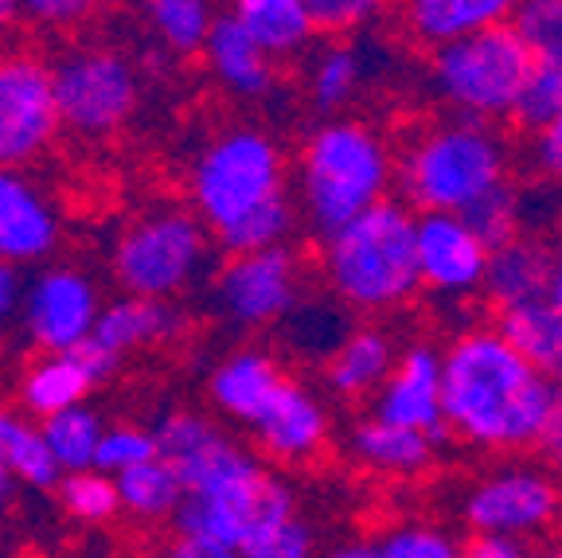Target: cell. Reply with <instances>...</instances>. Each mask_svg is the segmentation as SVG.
Wrapping results in <instances>:
<instances>
[{
    "mask_svg": "<svg viewBox=\"0 0 562 558\" xmlns=\"http://www.w3.org/2000/svg\"><path fill=\"white\" fill-rule=\"evenodd\" d=\"M441 422L481 449H559L562 387L543 379L496 328L461 332L441 351Z\"/></svg>",
    "mask_w": 562,
    "mask_h": 558,
    "instance_id": "6da1fadb",
    "label": "cell"
},
{
    "mask_svg": "<svg viewBox=\"0 0 562 558\" xmlns=\"http://www.w3.org/2000/svg\"><path fill=\"white\" fill-rule=\"evenodd\" d=\"M293 520V492L235 437H223L184 477V504L176 524L184 535H207L250 550Z\"/></svg>",
    "mask_w": 562,
    "mask_h": 558,
    "instance_id": "7a4b0ae2",
    "label": "cell"
},
{
    "mask_svg": "<svg viewBox=\"0 0 562 558\" xmlns=\"http://www.w3.org/2000/svg\"><path fill=\"white\" fill-rule=\"evenodd\" d=\"M508 180V141L473 118H446L422 130L395 160V183L411 211L461 215L484 192Z\"/></svg>",
    "mask_w": 562,
    "mask_h": 558,
    "instance_id": "3957f363",
    "label": "cell"
},
{
    "mask_svg": "<svg viewBox=\"0 0 562 558\" xmlns=\"http://www.w3.org/2000/svg\"><path fill=\"white\" fill-rule=\"evenodd\" d=\"M395 157L391 145L363 122H325L308 133L297 165V192L308 227L336 235L375 203L391 200Z\"/></svg>",
    "mask_w": 562,
    "mask_h": 558,
    "instance_id": "277c9868",
    "label": "cell"
},
{
    "mask_svg": "<svg viewBox=\"0 0 562 558\" xmlns=\"http://www.w3.org/2000/svg\"><path fill=\"white\" fill-rule=\"evenodd\" d=\"M321 270L348 309L383 313L406 305L422 289L414 263V211L398 200L375 203L325 238Z\"/></svg>",
    "mask_w": 562,
    "mask_h": 558,
    "instance_id": "5b68a950",
    "label": "cell"
},
{
    "mask_svg": "<svg viewBox=\"0 0 562 558\" xmlns=\"http://www.w3.org/2000/svg\"><path fill=\"white\" fill-rule=\"evenodd\" d=\"M531 75V52L512 24H492L430 55V87L449 110L473 122L516 114Z\"/></svg>",
    "mask_w": 562,
    "mask_h": 558,
    "instance_id": "8992f818",
    "label": "cell"
},
{
    "mask_svg": "<svg viewBox=\"0 0 562 558\" xmlns=\"http://www.w3.org/2000/svg\"><path fill=\"white\" fill-rule=\"evenodd\" d=\"M285 196V157L262 130H227L192 165L195 219L207 231H227L250 211Z\"/></svg>",
    "mask_w": 562,
    "mask_h": 558,
    "instance_id": "52a82bcc",
    "label": "cell"
},
{
    "mask_svg": "<svg viewBox=\"0 0 562 558\" xmlns=\"http://www.w3.org/2000/svg\"><path fill=\"white\" fill-rule=\"evenodd\" d=\"M211 254L207 227L192 211L160 208L140 215L114 246V278L125 297L168 301L203 274Z\"/></svg>",
    "mask_w": 562,
    "mask_h": 558,
    "instance_id": "ba28073f",
    "label": "cell"
},
{
    "mask_svg": "<svg viewBox=\"0 0 562 558\" xmlns=\"http://www.w3.org/2000/svg\"><path fill=\"white\" fill-rule=\"evenodd\" d=\"M59 125L82 137H105L122 130L140 102V79L133 63L114 47H79L52 70Z\"/></svg>",
    "mask_w": 562,
    "mask_h": 558,
    "instance_id": "9c48e42d",
    "label": "cell"
},
{
    "mask_svg": "<svg viewBox=\"0 0 562 558\" xmlns=\"http://www.w3.org/2000/svg\"><path fill=\"white\" fill-rule=\"evenodd\" d=\"M301 286H305L301 258L290 246L235 254L215 278V305L238 328H266L281 316L297 313Z\"/></svg>",
    "mask_w": 562,
    "mask_h": 558,
    "instance_id": "30bf717a",
    "label": "cell"
},
{
    "mask_svg": "<svg viewBox=\"0 0 562 558\" xmlns=\"http://www.w3.org/2000/svg\"><path fill=\"white\" fill-rule=\"evenodd\" d=\"M59 133L52 67L35 55H4L0 63V168L20 172Z\"/></svg>",
    "mask_w": 562,
    "mask_h": 558,
    "instance_id": "8fae6325",
    "label": "cell"
},
{
    "mask_svg": "<svg viewBox=\"0 0 562 558\" xmlns=\"http://www.w3.org/2000/svg\"><path fill=\"white\" fill-rule=\"evenodd\" d=\"M559 512V484L543 469H512L476 480L465 496V524L481 539H524L543 532Z\"/></svg>",
    "mask_w": 562,
    "mask_h": 558,
    "instance_id": "7c38bea8",
    "label": "cell"
},
{
    "mask_svg": "<svg viewBox=\"0 0 562 558\" xmlns=\"http://www.w3.org/2000/svg\"><path fill=\"white\" fill-rule=\"evenodd\" d=\"M24 328L47 356H67L94 336L98 324V289L87 274L70 266H52L27 281L24 293Z\"/></svg>",
    "mask_w": 562,
    "mask_h": 558,
    "instance_id": "4fadbf2b",
    "label": "cell"
},
{
    "mask_svg": "<svg viewBox=\"0 0 562 558\" xmlns=\"http://www.w3.org/2000/svg\"><path fill=\"white\" fill-rule=\"evenodd\" d=\"M371 418L383 422V426L426 434L430 442L446 437V422H441V351H434L430 344H411L403 356H395L391 376L375 391Z\"/></svg>",
    "mask_w": 562,
    "mask_h": 558,
    "instance_id": "5bb4252c",
    "label": "cell"
},
{
    "mask_svg": "<svg viewBox=\"0 0 562 558\" xmlns=\"http://www.w3.org/2000/svg\"><path fill=\"white\" fill-rule=\"evenodd\" d=\"M414 263H418V281L426 289L465 297L484 286L488 250L476 243L461 215H418L414 219Z\"/></svg>",
    "mask_w": 562,
    "mask_h": 558,
    "instance_id": "9a60e30c",
    "label": "cell"
},
{
    "mask_svg": "<svg viewBox=\"0 0 562 558\" xmlns=\"http://www.w3.org/2000/svg\"><path fill=\"white\" fill-rule=\"evenodd\" d=\"M59 243V219L24 172L0 168V263H40Z\"/></svg>",
    "mask_w": 562,
    "mask_h": 558,
    "instance_id": "2e32d148",
    "label": "cell"
},
{
    "mask_svg": "<svg viewBox=\"0 0 562 558\" xmlns=\"http://www.w3.org/2000/svg\"><path fill=\"white\" fill-rule=\"evenodd\" d=\"M250 429L258 445L278 461H308L328 437V411L308 387L285 379L262 406V414L250 422Z\"/></svg>",
    "mask_w": 562,
    "mask_h": 558,
    "instance_id": "e0dca14e",
    "label": "cell"
},
{
    "mask_svg": "<svg viewBox=\"0 0 562 558\" xmlns=\"http://www.w3.org/2000/svg\"><path fill=\"white\" fill-rule=\"evenodd\" d=\"M547 286H551V250L539 238L519 235L512 243L488 250L481 289L501 313L547 301Z\"/></svg>",
    "mask_w": 562,
    "mask_h": 558,
    "instance_id": "ac0fdd59",
    "label": "cell"
},
{
    "mask_svg": "<svg viewBox=\"0 0 562 558\" xmlns=\"http://www.w3.org/2000/svg\"><path fill=\"white\" fill-rule=\"evenodd\" d=\"M203 59H207L211 75L227 94L235 98H266L273 90V59H266L258 52V44L243 32L231 12H220L215 24H211L207 47H203Z\"/></svg>",
    "mask_w": 562,
    "mask_h": 558,
    "instance_id": "d6986e66",
    "label": "cell"
},
{
    "mask_svg": "<svg viewBox=\"0 0 562 558\" xmlns=\"http://www.w3.org/2000/svg\"><path fill=\"white\" fill-rule=\"evenodd\" d=\"M281 383H285V376H281L278 359L258 348H243L215 367V376H211V402L227 418H238L250 426Z\"/></svg>",
    "mask_w": 562,
    "mask_h": 558,
    "instance_id": "ffe728a7",
    "label": "cell"
},
{
    "mask_svg": "<svg viewBox=\"0 0 562 558\" xmlns=\"http://www.w3.org/2000/svg\"><path fill=\"white\" fill-rule=\"evenodd\" d=\"M176 332H180L176 305H168V301H145V297H122V301H114V305H105L98 313L90 341L110 351V356L122 359L125 351L149 348V344L168 341Z\"/></svg>",
    "mask_w": 562,
    "mask_h": 558,
    "instance_id": "44dd1931",
    "label": "cell"
},
{
    "mask_svg": "<svg viewBox=\"0 0 562 558\" xmlns=\"http://www.w3.org/2000/svg\"><path fill=\"white\" fill-rule=\"evenodd\" d=\"M508 0H414L406 4V27L414 32V40L430 44L434 52L492 24H508Z\"/></svg>",
    "mask_w": 562,
    "mask_h": 558,
    "instance_id": "7402d4cb",
    "label": "cell"
},
{
    "mask_svg": "<svg viewBox=\"0 0 562 558\" xmlns=\"http://www.w3.org/2000/svg\"><path fill=\"white\" fill-rule=\"evenodd\" d=\"M395 367V344L383 328H351L340 348L328 356V387L344 399H363L386 383Z\"/></svg>",
    "mask_w": 562,
    "mask_h": 558,
    "instance_id": "603a6c76",
    "label": "cell"
},
{
    "mask_svg": "<svg viewBox=\"0 0 562 558\" xmlns=\"http://www.w3.org/2000/svg\"><path fill=\"white\" fill-rule=\"evenodd\" d=\"M351 454L356 461L368 465L371 472H383V477H418L434 465V445L426 434H414V429L383 426L375 418H363L360 426L351 429Z\"/></svg>",
    "mask_w": 562,
    "mask_h": 558,
    "instance_id": "cb8c5ba5",
    "label": "cell"
},
{
    "mask_svg": "<svg viewBox=\"0 0 562 558\" xmlns=\"http://www.w3.org/2000/svg\"><path fill=\"white\" fill-rule=\"evenodd\" d=\"M231 16L243 24V32L255 40L266 59L297 55L316 35L305 0H238Z\"/></svg>",
    "mask_w": 562,
    "mask_h": 558,
    "instance_id": "d4e9b609",
    "label": "cell"
},
{
    "mask_svg": "<svg viewBox=\"0 0 562 558\" xmlns=\"http://www.w3.org/2000/svg\"><path fill=\"white\" fill-rule=\"evenodd\" d=\"M94 379L82 367V359L75 351L67 356H44L40 364H32V371L20 383V402L32 418H55L63 411H75L82 406L90 391H94Z\"/></svg>",
    "mask_w": 562,
    "mask_h": 558,
    "instance_id": "484cf974",
    "label": "cell"
},
{
    "mask_svg": "<svg viewBox=\"0 0 562 558\" xmlns=\"http://www.w3.org/2000/svg\"><path fill=\"white\" fill-rule=\"evenodd\" d=\"M496 332L536 367L539 376L562 387V313L551 301H536V305L501 313Z\"/></svg>",
    "mask_w": 562,
    "mask_h": 558,
    "instance_id": "4316f807",
    "label": "cell"
},
{
    "mask_svg": "<svg viewBox=\"0 0 562 558\" xmlns=\"http://www.w3.org/2000/svg\"><path fill=\"white\" fill-rule=\"evenodd\" d=\"M0 465L32 489L59 484V469H55L44 437H40V426L9 406H0Z\"/></svg>",
    "mask_w": 562,
    "mask_h": 558,
    "instance_id": "83f0119b",
    "label": "cell"
},
{
    "mask_svg": "<svg viewBox=\"0 0 562 558\" xmlns=\"http://www.w3.org/2000/svg\"><path fill=\"white\" fill-rule=\"evenodd\" d=\"M363 75H368V55L356 44L333 40L316 52L313 67H308V98L321 110H340L363 87Z\"/></svg>",
    "mask_w": 562,
    "mask_h": 558,
    "instance_id": "f1b7e54d",
    "label": "cell"
},
{
    "mask_svg": "<svg viewBox=\"0 0 562 558\" xmlns=\"http://www.w3.org/2000/svg\"><path fill=\"white\" fill-rule=\"evenodd\" d=\"M40 437H44L59 477L63 472L94 469L98 442H102V418L94 411H87V406H75V411H63L55 418L40 422Z\"/></svg>",
    "mask_w": 562,
    "mask_h": 558,
    "instance_id": "f546056e",
    "label": "cell"
},
{
    "mask_svg": "<svg viewBox=\"0 0 562 558\" xmlns=\"http://www.w3.org/2000/svg\"><path fill=\"white\" fill-rule=\"evenodd\" d=\"M114 484L117 504L130 507L140 520H160V515L176 512V507L184 504V484H180V477L160 457L125 469L122 477H114Z\"/></svg>",
    "mask_w": 562,
    "mask_h": 558,
    "instance_id": "4dcf8cb0",
    "label": "cell"
},
{
    "mask_svg": "<svg viewBox=\"0 0 562 558\" xmlns=\"http://www.w3.org/2000/svg\"><path fill=\"white\" fill-rule=\"evenodd\" d=\"M220 12L207 0H157L149 4V20L157 40L176 55H195L207 47L211 24Z\"/></svg>",
    "mask_w": 562,
    "mask_h": 558,
    "instance_id": "1f68e13d",
    "label": "cell"
},
{
    "mask_svg": "<svg viewBox=\"0 0 562 558\" xmlns=\"http://www.w3.org/2000/svg\"><path fill=\"white\" fill-rule=\"evenodd\" d=\"M461 223L473 231L484 250H496V246L519 238V227H524V196H519V188H512L508 180L496 183V188L484 192L473 208L461 211Z\"/></svg>",
    "mask_w": 562,
    "mask_h": 558,
    "instance_id": "d6a6232c",
    "label": "cell"
},
{
    "mask_svg": "<svg viewBox=\"0 0 562 558\" xmlns=\"http://www.w3.org/2000/svg\"><path fill=\"white\" fill-rule=\"evenodd\" d=\"M297 227V211H293L290 196L266 203V208L250 211L246 219H238L235 227L220 231V246L235 258V254H258V250H273V246H285V238Z\"/></svg>",
    "mask_w": 562,
    "mask_h": 558,
    "instance_id": "836d02e7",
    "label": "cell"
},
{
    "mask_svg": "<svg viewBox=\"0 0 562 558\" xmlns=\"http://www.w3.org/2000/svg\"><path fill=\"white\" fill-rule=\"evenodd\" d=\"M562 114V52L531 55V75L516 102V122L527 133H539L547 122Z\"/></svg>",
    "mask_w": 562,
    "mask_h": 558,
    "instance_id": "e575fe53",
    "label": "cell"
},
{
    "mask_svg": "<svg viewBox=\"0 0 562 558\" xmlns=\"http://www.w3.org/2000/svg\"><path fill=\"white\" fill-rule=\"evenodd\" d=\"M59 500L75 520H87V524H102L117 512V484L114 477H105L98 469L82 472H63L59 477Z\"/></svg>",
    "mask_w": 562,
    "mask_h": 558,
    "instance_id": "d590c367",
    "label": "cell"
},
{
    "mask_svg": "<svg viewBox=\"0 0 562 558\" xmlns=\"http://www.w3.org/2000/svg\"><path fill=\"white\" fill-rule=\"evenodd\" d=\"M461 547L453 535L430 524H406L386 532L383 539H371V558H457Z\"/></svg>",
    "mask_w": 562,
    "mask_h": 558,
    "instance_id": "8d00e7d4",
    "label": "cell"
},
{
    "mask_svg": "<svg viewBox=\"0 0 562 558\" xmlns=\"http://www.w3.org/2000/svg\"><path fill=\"white\" fill-rule=\"evenodd\" d=\"M508 24L531 55L562 52V0H524L512 4Z\"/></svg>",
    "mask_w": 562,
    "mask_h": 558,
    "instance_id": "74e56055",
    "label": "cell"
},
{
    "mask_svg": "<svg viewBox=\"0 0 562 558\" xmlns=\"http://www.w3.org/2000/svg\"><path fill=\"white\" fill-rule=\"evenodd\" d=\"M157 457V445H153V434L140 426H110L102 429V442H98L94 454V469L105 472V477H122L125 469L140 461H153Z\"/></svg>",
    "mask_w": 562,
    "mask_h": 558,
    "instance_id": "f35d334b",
    "label": "cell"
},
{
    "mask_svg": "<svg viewBox=\"0 0 562 558\" xmlns=\"http://www.w3.org/2000/svg\"><path fill=\"white\" fill-rule=\"evenodd\" d=\"M308 20H313V32H351V27L368 24L379 12L375 0H305Z\"/></svg>",
    "mask_w": 562,
    "mask_h": 558,
    "instance_id": "ab89813d",
    "label": "cell"
},
{
    "mask_svg": "<svg viewBox=\"0 0 562 558\" xmlns=\"http://www.w3.org/2000/svg\"><path fill=\"white\" fill-rule=\"evenodd\" d=\"M243 558H316L313 532H308L301 520H290V524L278 527L270 539H262L250 550H243Z\"/></svg>",
    "mask_w": 562,
    "mask_h": 558,
    "instance_id": "60d3db41",
    "label": "cell"
},
{
    "mask_svg": "<svg viewBox=\"0 0 562 558\" xmlns=\"http://www.w3.org/2000/svg\"><path fill=\"white\" fill-rule=\"evenodd\" d=\"M531 160H536V168L543 176L562 180V114L536 133V141H531Z\"/></svg>",
    "mask_w": 562,
    "mask_h": 558,
    "instance_id": "b9f144b4",
    "label": "cell"
},
{
    "mask_svg": "<svg viewBox=\"0 0 562 558\" xmlns=\"http://www.w3.org/2000/svg\"><path fill=\"white\" fill-rule=\"evenodd\" d=\"M168 558H243V550L227 547V543L220 539H207V535H176L172 550H168Z\"/></svg>",
    "mask_w": 562,
    "mask_h": 558,
    "instance_id": "7bdbcfd3",
    "label": "cell"
},
{
    "mask_svg": "<svg viewBox=\"0 0 562 558\" xmlns=\"http://www.w3.org/2000/svg\"><path fill=\"white\" fill-rule=\"evenodd\" d=\"M20 12H27L40 24H70L90 12V4H79V0H32V4H20Z\"/></svg>",
    "mask_w": 562,
    "mask_h": 558,
    "instance_id": "ee69618b",
    "label": "cell"
},
{
    "mask_svg": "<svg viewBox=\"0 0 562 558\" xmlns=\"http://www.w3.org/2000/svg\"><path fill=\"white\" fill-rule=\"evenodd\" d=\"M24 293H27V281L20 274V266H4L0 263V321H9L24 309Z\"/></svg>",
    "mask_w": 562,
    "mask_h": 558,
    "instance_id": "f6af8a7d",
    "label": "cell"
},
{
    "mask_svg": "<svg viewBox=\"0 0 562 558\" xmlns=\"http://www.w3.org/2000/svg\"><path fill=\"white\" fill-rule=\"evenodd\" d=\"M75 356L82 359V367H87L90 371V379H94V383H102V379H110L117 371V364H122V359L117 356H110V351L105 348H98L94 341H87L82 344V348H75Z\"/></svg>",
    "mask_w": 562,
    "mask_h": 558,
    "instance_id": "bcb514c9",
    "label": "cell"
},
{
    "mask_svg": "<svg viewBox=\"0 0 562 558\" xmlns=\"http://www.w3.org/2000/svg\"><path fill=\"white\" fill-rule=\"evenodd\" d=\"M527 550L516 539H476L469 543L457 558H524Z\"/></svg>",
    "mask_w": 562,
    "mask_h": 558,
    "instance_id": "7dc6e473",
    "label": "cell"
},
{
    "mask_svg": "<svg viewBox=\"0 0 562 558\" xmlns=\"http://www.w3.org/2000/svg\"><path fill=\"white\" fill-rule=\"evenodd\" d=\"M547 301L562 313V238L551 250V286H547Z\"/></svg>",
    "mask_w": 562,
    "mask_h": 558,
    "instance_id": "c3c4849f",
    "label": "cell"
},
{
    "mask_svg": "<svg viewBox=\"0 0 562 558\" xmlns=\"http://www.w3.org/2000/svg\"><path fill=\"white\" fill-rule=\"evenodd\" d=\"M325 558H371V543H340Z\"/></svg>",
    "mask_w": 562,
    "mask_h": 558,
    "instance_id": "681fc988",
    "label": "cell"
},
{
    "mask_svg": "<svg viewBox=\"0 0 562 558\" xmlns=\"http://www.w3.org/2000/svg\"><path fill=\"white\" fill-rule=\"evenodd\" d=\"M12 496H16V477H12V472L0 465V507L9 504Z\"/></svg>",
    "mask_w": 562,
    "mask_h": 558,
    "instance_id": "f907efd6",
    "label": "cell"
},
{
    "mask_svg": "<svg viewBox=\"0 0 562 558\" xmlns=\"http://www.w3.org/2000/svg\"><path fill=\"white\" fill-rule=\"evenodd\" d=\"M20 16V4H12V0H0V24H9V20Z\"/></svg>",
    "mask_w": 562,
    "mask_h": 558,
    "instance_id": "816d5d0a",
    "label": "cell"
},
{
    "mask_svg": "<svg viewBox=\"0 0 562 558\" xmlns=\"http://www.w3.org/2000/svg\"><path fill=\"white\" fill-rule=\"evenodd\" d=\"M0 63H4V47H0Z\"/></svg>",
    "mask_w": 562,
    "mask_h": 558,
    "instance_id": "f5cc1de1",
    "label": "cell"
},
{
    "mask_svg": "<svg viewBox=\"0 0 562 558\" xmlns=\"http://www.w3.org/2000/svg\"><path fill=\"white\" fill-rule=\"evenodd\" d=\"M554 454H562V442H559V449H554Z\"/></svg>",
    "mask_w": 562,
    "mask_h": 558,
    "instance_id": "db71d44e",
    "label": "cell"
},
{
    "mask_svg": "<svg viewBox=\"0 0 562 558\" xmlns=\"http://www.w3.org/2000/svg\"><path fill=\"white\" fill-rule=\"evenodd\" d=\"M554 558H562V547H559V555H554Z\"/></svg>",
    "mask_w": 562,
    "mask_h": 558,
    "instance_id": "11a10c76",
    "label": "cell"
}]
</instances>
